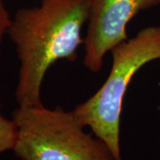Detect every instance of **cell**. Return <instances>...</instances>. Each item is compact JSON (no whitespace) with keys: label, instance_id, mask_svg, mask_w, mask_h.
<instances>
[{"label":"cell","instance_id":"cell-2","mask_svg":"<svg viewBox=\"0 0 160 160\" xmlns=\"http://www.w3.org/2000/svg\"><path fill=\"white\" fill-rule=\"evenodd\" d=\"M112 66L101 88L73 113L81 125L105 143L116 160H122L120 121L123 100L132 78L151 61L160 59V25L141 29L111 50Z\"/></svg>","mask_w":160,"mask_h":160},{"label":"cell","instance_id":"cell-4","mask_svg":"<svg viewBox=\"0 0 160 160\" xmlns=\"http://www.w3.org/2000/svg\"><path fill=\"white\" fill-rule=\"evenodd\" d=\"M160 5V0H91L84 38V65L99 72L108 52L128 39L126 26L140 12Z\"/></svg>","mask_w":160,"mask_h":160},{"label":"cell","instance_id":"cell-5","mask_svg":"<svg viewBox=\"0 0 160 160\" xmlns=\"http://www.w3.org/2000/svg\"><path fill=\"white\" fill-rule=\"evenodd\" d=\"M17 129L13 119H8L0 112V154L12 150L16 142Z\"/></svg>","mask_w":160,"mask_h":160},{"label":"cell","instance_id":"cell-1","mask_svg":"<svg viewBox=\"0 0 160 160\" xmlns=\"http://www.w3.org/2000/svg\"><path fill=\"white\" fill-rule=\"evenodd\" d=\"M91 0H40L19 9L7 34L16 47L20 68L15 98L20 107L41 102L46 71L59 60L73 62L84 43L81 31L88 22Z\"/></svg>","mask_w":160,"mask_h":160},{"label":"cell","instance_id":"cell-7","mask_svg":"<svg viewBox=\"0 0 160 160\" xmlns=\"http://www.w3.org/2000/svg\"><path fill=\"white\" fill-rule=\"evenodd\" d=\"M158 110H159V111H160V106H159V107H158Z\"/></svg>","mask_w":160,"mask_h":160},{"label":"cell","instance_id":"cell-6","mask_svg":"<svg viewBox=\"0 0 160 160\" xmlns=\"http://www.w3.org/2000/svg\"><path fill=\"white\" fill-rule=\"evenodd\" d=\"M11 23L12 18L9 14V12L7 11L4 4V1L0 0V46L5 35L7 34L8 32ZM0 56H1V50H0Z\"/></svg>","mask_w":160,"mask_h":160},{"label":"cell","instance_id":"cell-3","mask_svg":"<svg viewBox=\"0 0 160 160\" xmlns=\"http://www.w3.org/2000/svg\"><path fill=\"white\" fill-rule=\"evenodd\" d=\"M17 136L12 151L22 160H116L109 147L86 132L73 111L43 103L12 113Z\"/></svg>","mask_w":160,"mask_h":160}]
</instances>
